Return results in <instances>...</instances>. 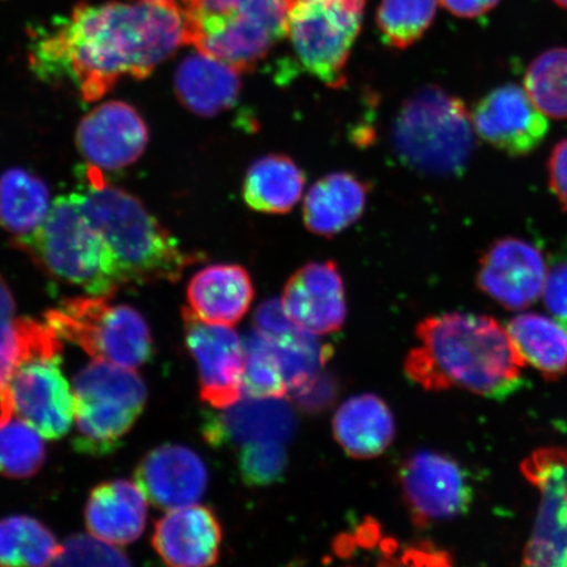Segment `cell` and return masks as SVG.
I'll return each mask as SVG.
<instances>
[{"mask_svg":"<svg viewBox=\"0 0 567 567\" xmlns=\"http://www.w3.org/2000/svg\"><path fill=\"white\" fill-rule=\"evenodd\" d=\"M186 45L177 2L80 3L34 39L31 68L41 80L70 81L96 102L124 76L145 80Z\"/></svg>","mask_w":567,"mask_h":567,"instance_id":"cell-1","label":"cell"},{"mask_svg":"<svg viewBox=\"0 0 567 567\" xmlns=\"http://www.w3.org/2000/svg\"><path fill=\"white\" fill-rule=\"evenodd\" d=\"M420 346L405 360L411 381L431 392L452 388L503 400L523 385L526 367L507 329L488 316L445 313L417 324Z\"/></svg>","mask_w":567,"mask_h":567,"instance_id":"cell-2","label":"cell"},{"mask_svg":"<svg viewBox=\"0 0 567 567\" xmlns=\"http://www.w3.org/2000/svg\"><path fill=\"white\" fill-rule=\"evenodd\" d=\"M90 186L76 194L90 221L109 243L124 284L175 282L194 264L140 198L110 186L99 169L92 168Z\"/></svg>","mask_w":567,"mask_h":567,"instance_id":"cell-3","label":"cell"},{"mask_svg":"<svg viewBox=\"0 0 567 567\" xmlns=\"http://www.w3.org/2000/svg\"><path fill=\"white\" fill-rule=\"evenodd\" d=\"M12 246L41 271L87 295L111 297L123 286L115 255L76 194L56 198L45 221L30 234L13 237Z\"/></svg>","mask_w":567,"mask_h":567,"instance_id":"cell-4","label":"cell"},{"mask_svg":"<svg viewBox=\"0 0 567 567\" xmlns=\"http://www.w3.org/2000/svg\"><path fill=\"white\" fill-rule=\"evenodd\" d=\"M184 40L197 52L250 71L287 35V0H177Z\"/></svg>","mask_w":567,"mask_h":567,"instance_id":"cell-5","label":"cell"},{"mask_svg":"<svg viewBox=\"0 0 567 567\" xmlns=\"http://www.w3.org/2000/svg\"><path fill=\"white\" fill-rule=\"evenodd\" d=\"M17 329L20 357L7 386L12 415L48 441H59L75 420L73 389L61 370V338L28 317L17 318Z\"/></svg>","mask_w":567,"mask_h":567,"instance_id":"cell-6","label":"cell"},{"mask_svg":"<svg viewBox=\"0 0 567 567\" xmlns=\"http://www.w3.org/2000/svg\"><path fill=\"white\" fill-rule=\"evenodd\" d=\"M392 141L410 168L432 176L457 175L473 153L472 115L460 97L436 86L424 87L403 104Z\"/></svg>","mask_w":567,"mask_h":567,"instance_id":"cell-7","label":"cell"},{"mask_svg":"<svg viewBox=\"0 0 567 567\" xmlns=\"http://www.w3.org/2000/svg\"><path fill=\"white\" fill-rule=\"evenodd\" d=\"M73 393L74 446L92 456L116 451L147 401V388L136 370L103 360H94L76 373Z\"/></svg>","mask_w":567,"mask_h":567,"instance_id":"cell-8","label":"cell"},{"mask_svg":"<svg viewBox=\"0 0 567 567\" xmlns=\"http://www.w3.org/2000/svg\"><path fill=\"white\" fill-rule=\"evenodd\" d=\"M109 299L89 295L65 300L47 311L45 321L92 359L136 370L153 357L151 329L140 311Z\"/></svg>","mask_w":567,"mask_h":567,"instance_id":"cell-9","label":"cell"},{"mask_svg":"<svg viewBox=\"0 0 567 567\" xmlns=\"http://www.w3.org/2000/svg\"><path fill=\"white\" fill-rule=\"evenodd\" d=\"M367 0H289L287 35L305 70L330 87L346 82Z\"/></svg>","mask_w":567,"mask_h":567,"instance_id":"cell-10","label":"cell"},{"mask_svg":"<svg viewBox=\"0 0 567 567\" xmlns=\"http://www.w3.org/2000/svg\"><path fill=\"white\" fill-rule=\"evenodd\" d=\"M400 484L411 520L417 528L456 519L473 503V486L464 467L444 453L421 451L400 470Z\"/></svg>","mask_w":567,"mask_h":567,"instance_id":"cell-11","label":"cell"},{"mask_svg":"<svg viewBox=\"0 0 567 567\" xmlns=\"http://www.w3.org/2000/svg\"><path fill=\"white\" fill-rule=\"evenodd\" d=\"M520 470L542 494L523 564L567 567V450L559 446L537 450L523 461Z\"/></svg>","mask_w":567,"mask_h":567,"instance_id":"cell-12","label":"cell"},{"mask_svg":"<svg viewBox=\"0 0 567 567\" xmlns=\"http://www.w3.org/2000/svg\"><path fill=\"white\" fill-rule=\"evenodd\" d=\"M184 339L193 354L200 381V395L213 409L224 410L243 395L244 344L230 326L202 321L183 308Z\"/></svg>","mask_w":567,"mask_h":567,"instance_id":"cell-13","label":"cell"},{"mask_svg":"<svg viewBox=\"0 0 567 567\" xmlns=\"http://www.w3.org/2000/svg\"><path fill=\"white\" fill-rule=\"evenodd\" d=\"M474 132L512 157H524L542 145L549 132L547 116L516 84L495 89L472 113Z\"/></svg>","mask_w":567,"mask_h":567,"instance_id":"cell-14","label":"cell"},{"mask_svg":"<svg viewBox=\"0 0 567 567\" xmlns=\"http://www.w3.org/2000/svg\"><path fill=\"white\" fill-rule=\"evenodd\" d=\"M76 147L92 168L122 169L145 153L148 131L131 104L109 102L96 106L76 130Z\"/></svg>","mask_w":567,"mask_h":567,"instance_id":"cell-15","label":"cell"},{"mask_svg":"<svg viewBox=\"0 0 567 567\" xmlns=\"http://www.w3.org/2000/svg\"><path fill=\"white\" fill-rule=\"evenodd\" d=\"M547 275V265L535 246L503 238L482 255L477 286L501 307L523 310L542 296Z\"/></svg>","mask_w":567,"mask_h":567,"instance_id":"cell-16","label":"cell"},{"mask_svg":"<svg viewBox=\"0 0 567 567\" xmlns=\"http://www.w3.org/2000/svg\"><path fill=\"white\" fill-rule=\"evenodd\" d=\"M290 321L313 336L343 328L347 302L342 276L334 261H315L292 275L281 299Z\"/></svg>","mask_w":567,"mask_h":567,"instance_id":"cell-17","label":"cell"},{"mask_svg":"<svg viewBox=\"0 0 567 567\" xmlns=\"http://www.w3.org/2000/svg\"><path fill=\"white\" fill-rule=\"evenodd\" d=\"M134 481L147 502L165 512L196 505L208 486V471L193 450L165 444L140 461Z\"/></svg>","mask_w":567,"mask_h":567,"instance_id":"cell-18","label":"cell"},{"mask_svg":"<svg viewBox=\"0 0 567 567\" xmlns=\"http://www.w3.org/2000/svg\"><path fill=\"white\" fill-rule=\"evenodd\" d=\"M153 547L169 566L215 565L223 544V529L209 507L190 505L173 509L155 524Z\"/></svg>","mask_w":567,"mask_h":567,"instance_id":"cell-19","label":"cell"},{"mask_svg":"<svg viewBox=\"0 0 567 567\" xmlns=\"http://www.w3.org/2000/svg\"><path fill=\"white\" fill-rule=\"evenodd\" d=\"M293 432V411L282 400H239L223 413L210 415L203 427L204 437L215 446L286 442Z\"/></svg>","mask_w":567,"mask_h":567,"instance_id":"cell-20","label":"cell"},{"mask_svg":"<svg viewBox=\"0 0 567 567\" xmlns=\"http://www.w3.org/2000/svg\"><path fill=\"white\" fill-rule=\"evenodd\" d=\"M147 499L136 482H104L91 492L84 509V522L92 536L124 547L144 534Z\"/></svg>","mask_w":567,"mask_h":567,"instance_id":"cell-21","label":"cell"},{"mask_svg":"<svg viewBox=\"0 0 567 567\" xmlns=\"http://www.w3.org/2000/svg\"><path fill=\"white\" fill-rule=\"evenodd\" d=\"M254 300L250 274L238 265H212L197 272L187 288L188 309L202 321L234 326Z\"/></svg>","mask_w":567,"mask_h":567,"instance_id":"cell-22","label":"cell"},{"mask_svg":"<svg viewBox=\"0 0 567 567\" xmlns=\"http://www.w3.org/2000/svg\"><path fill=\"white\" fill-rule=\"evenodd\" d=\"M240 71L228 63L196 52L176 70L175 91L184 106L197 116L218 115L237 102L243 89Z\"/></svg>","mask_w":567,"mask_h":567,"instance_id":"cell-23","label":"cell"},{"mask_svg":"<svg viewBox=\"0 0 567 567\" xmlns=\"http://www.w3.org/2000/svg\"><path fill=\"white\" fill-rule=\"evenodd\" d=\"M336 441L353 458L382 455L393 443L395 424L392 411L380 396L360 394L339 408L332 421Z\"/></svg>","mask_w":567,"mask_h":567,"instance_id":"cell-24","label":"cell"},{"mask_svg":"<svg viewBox=\"0 0 567 567\" xmlns=\"http://www.w3.org/2000/svg\"><path fill=\"white\" fill-rule=\"evenodd\" d=\"M367 200V183L349 173L330 174L305 197L303 223L318 236H337L363 216Z\"/></svg>","mask_w":567,"mask_h":567,"instance_id":"cell-25","label":"cell"},{"mask_svg":"<svg viewBox=\"0 0 567 567\" xmlns=\"http://www.w3.org/2000/svg\"><path fill=\"white\" fill-rule=\"evenodd\" d=\"M305 175L286 155L272 154L255 161L245 176L244 198L248 207L267 215H284L299 203Z\"/></svg>","mask_w":567,"mask_h":567,"instance_id":"cell-26","label":"cell"},{"mask_svg":"<svg viewBox=\"0 0 567 567\" xmlns=\"http://www.w3.org/2000/svg\"><path fill=\"white\" fill-rule=\"evenodd\" d=\"M509 338L524 363L532 365L548 381L567 372V326L549 317L520 315L507 326Z\"/></svg>","mask_w":567,"mask_h":567,"instance_id":"cell-27","label":"cell"},{"mask_svg":"<svg viewBox=\"0 0 567 567\" xmlns=\"http://www.w3.org/2000/svg\"><path fill=\"white\" fill-rule=\"evenodd\" d=\"M51 207V194L39 176L23 168L0 176V224L16 237L38 229Z\"/></svg>","mask_w":567,"mask_h":567,"instance_id":"cell-28","label":"cell"},{"mask_svg":"<svg viewBox=\"0 0 567 567\" xmlns=\"http://www.w3.org/2000/svg\"><path fill=\"white\" fill-rule=\"evenodd\" d=\"M61 550L53 532L31 516L0 520V566L54 565Z\"/></svg>","mask_w":567,"mask_h":567,"instance_id":"cell-29","label":"cell"},{"mask_svg":"<svg viewBox=\"0 0 567 567\" xmlns=\"http://www.w3.org/2000/svg\"><path fill=\"white\" fill-rule=\"evenodd\" d=\"M524 90L545 116L567 118V48H555L530 63Z\"/></svg>","mask_w":567,"mask_h":567,"instance_id":"cell-30","label":"cell"},{"mask_svg":"<svg viewBox=\"0 0 567 567\" xmlns=\"http://www.w3.org/2000/svg\"><path fill=\"white\" fill-rule=\"evenodd\" d=\"M243 393L255 400H284L289 393L280 361L271 343L257 331L244 344Z\"/></svg>","mask_w":567,"mask_h":567,"instance_id":"cell-31","label":"cell"},{"mask_svg":"<svg viewBox=\"0 0 567 567\" xmlns=\"http://www.w3.org/2000/svg\"><path fill=\"white\" fill-rule=\"evenodd\" d=\"M436 10L437 0H381L375 21L390 47L406 49L427 32Z\"/></svg>","mask_w":567,"mask_h":567,"instance_id":"cell-32","label":"cell"},{"mask_svg":"<svg viewBox=\"0 0 567 567\" xmlns=\"http://www.w3.org/2000/svg\"><path fill=\"white\" fill-rule=\"evenodd\" d=\"M47 458L44 437L24 421L0 425V474L9 478H30Z\"/></svg>","mask_w":567,"mask_h":567,"instance_id":"cell-33","label":"cell"},{"mask_svg":"<svg viewBox=\"0 0 567 567\" xmlns=\"http://www.w3.org/2000/svg\"><path fill=\"white\" fill-rule=\"evenodd\" d=\"M17 305L9 284L0 275V425L12 420L7 386L20 357Z\"/></svg>","mask_w":567,"mask_h":567,"instance_id":"cell-34","label":"cell"},{"mask_svg":"<svg viewBox=\"0 0 567 567\" xmlns=\"http://www.w3.org/2000/svg\"><path fill=\"white\" fill-rule=\"evenodd\" d=\"M288 466L282 442L260 441L245 444L239 453L240 478L247 486L265 487L278 484Z\"/></svg>","mask_w":567,"mask_h":567,"instance_id":"cell-35","label":"cell"},{"mask_svg":"<svg viewBox=\"0 0 567 567\" xmlns=\"http://www.w3.org/2000/svg\"><path fill=\"white\" fill-rule=\"evenodd\" d=\"M59 566H127L130 559L116 545L105 543L95 536L76 535L62 545L61 555L55 559Z\"/></svg>","mask_w":567,"mask_h":567,"instance_id":"cell-36","label":"cell"},{"mask_svg":"<svg viewBox=\"0 0 567 567\" xmlns=\"http://www.w3.org/2000/svg\"><path fill=\"white\" fill-rule=\"evenodd\" d=\"M255 331L272 344L299 342L310 332L290 321L279 300H268L260 305L254 315Z\"/></svg>","mask_w":567,"mask_h":567,"instance_id":"cell-37","label":"cell"},{"mask_svg":"<svg viewBox=\"0 0 567 567\" xmlns=\"http://www.w3.org/2000/svg\"><path fill=\"white\" fill-rule=\"evenodd\" d=\"M295 392L297 406L310 414L322 413L337 400V380L331 374L318 372L313 379Z\"/></svg>","mask_w":567,"mask_h":567,"instance_id":"cell-38","label":"cell"},{"mask_svg":"<svg viewBox=\"0 0 567 567\" xmlns=\"http://www.w3.org/2000/svg\"><path fill=\"white\" fill-rule=\"evenodd\" d=\"M542 296L549 313L567 326V261L550 269Z\"/></svg>","mask_w":567,"mask_h":567,"instance_id":"cell-39","label":"cell"},{"mask_svg":"<svg viewBox=\"0 0 567 567\" xmlns=\"http://www.w3.org/2000/svg\"><path fill=\"white\" fill-rule=\"evenodd\" d=\"M549 186L558 202L567 210V138L559 142L548 163Z\"/></svg>","mask_w":567,"mask_h":567,"instance_id":"cell-40","label":"cell"},{"mask_svg":"<svg viewBox=\"0 0 567 567\" xmlns=\"http://www.w3.org/2000/svg\"><path fill=\"white\" fill-rule=\"evenodd\" d=\"M403 564L414 565H451V556L444 550H437L434 545L416 544L403 553Z\"/></svg>","mask_w":567,"mask_h":567,"instance_id":"cell-41","label":"cell"},{"mask_svg":"<svg viewBox=\"0 0 567 567\" xmlns=\"http://www.w3.org/2000/svg\"><path fill=\"white\" fill-rule=\"evenodd\" d=\"M441 2L453 16L474 19L491 12L501 0H441Z\"/></svg>","mask_w":567,"mask_h":567,"instance_id":"cell-42","label":"cell"},{"mask_svg":"<svg viewBox=\"0 0 567 567\" xmlns=\"http://www.w3.org/2000/svg\"><path fill=\"white\" fill-rule=\"evenodd\" d=\"M555 2L558 4V6H561L563 9L567 10V0H555Z\"/></svg>","mask_w":567,"mask_h":567,"instance_id":"cell-43","label":"cell"},{"mask_svg":"<svg viewBox=\"0 0 567 567\" xmlns=\"http://www.w3.org/2000/svg\"><path fill=\"white\" fill-rule=\"evenodd\" d=\"M146 2H177V0H146Z\"/></svg>","mask_w":567,"mask_h":567,"instance_id":"cell-44","label":"cell"},{"mask_svg":"<svg viewBox=\"0 0 567 567\" xmlns=\"http://www.w3.org/2000/svg\"><path fill=\"white\" fill-rule=\"evenodd\" d=\"M565 498L567 501V478H566V487H565Z\"/></svg>","mask_w":567,"mask_h":567,"instance_id":"cell-45","label":"cell"},{"mask_svg":"<svg viewBox=\"0 0 567 567\" xmlns=\"http://www.w3.org/2000/svg\"><path fill=\"white\" fill-rule=\"evenodd\" d=\"M287 2H289V0H287Z\"/></svg>","mask_w":567,"mask_h":567,"instance_id":"cell-46","label":"cell"}]
</instances>
